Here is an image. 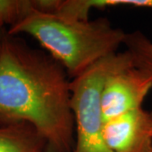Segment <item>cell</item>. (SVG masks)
<instances>
[{
  "mask_svg": "<svg viewBox=\"0 0 152 152\" xmlns=\"http://www.w3.org/2000/svg\"><path fill=\"white\" fill-rule=\"evenodd\" d=\"M65 69L48 53L4 34L0 44V121H24L49 152H73L75 130Z\"/></svg>",
  "mask_w": 152,
  "mask_h": 152,
  "instance_id": "1",
  "label": "cell"
},
{
  "mask_svg": "<svg viewBox=\"0 0 152 152\" xmlns=\"http://www.w3.org/2000/svg\"><path fill=\"white\" fill-rule=\"evenodd\" d=\"M11 36L35 38L49 55L75 79L97 62L117 53L126 33L106 19L75 20L56 14L32 10L7 30Z\"/></svg>",
  "mask_w": 152,
  "mask_h": 152,
  "instance_id": "2",
  "label": "cell"
},
{
  "mask_svg": "<svg viewBox=\"0 0 152 152\" xmlns=\"http://www.w3.org/2000/svg\"><path fill=\"white\" fill-rule=\"evenodd\" d=\"M133 64L129 53H117L97 62L69 84L71 108L75 126L73 152H113L103 137L101 96L113 71Z\"/></svg>",
  "mask_w": 152,
  "mask_h": 152,
  "instance_id": "3",
  "label": "cell"
},
{
  "mask_svg": "<svg viewBox=\"0 0 152 152\" xmlns=\"http://www.w3.org/2000/svg\"><path fill=\"white\" fill-rule=\"evenodd\" d=\"M152 88V79L134 64L113 71L104 83L101 107L103 122L141 108Z\"/></svg>",
  "mask_w": 152,
  "mask_h": 152,
  "instance_id": "4",
  "label": "cell"
},
{
  "mask_svg": "<svg viewBox=\"0 0 152 152\" xmlns=\"http://www.w3.org/2000/svg\"><path fill=\"white\" fill-rule=\"evenodd\" d=\"M103 137L113 152H152L150 113L141 107L105 122Z\"/></svg>",
  "mask_w": 152,
  "mask_h": 152,
  "instance_id": "5",
  "label": "cell"
},
{
  "mask_svg": "<svg viewBox=\"0 0 152 152\" xmlns=\"http://www.w3.org/2000/svg\"><path fill=\"white\" fill-rule=\"evenodd\" d=\"M46 141L37 129L24 121H0V152H42Z\"/></svg>",
  "mask_w": 152,
  "mask_h": 152,
  "instance_id": "6",
  "label": "cell"
},
{
  "mask_svg": "<svg viewBox=\"0 0 152 152\" xmlns=\"http://www.w3.org/2000/svg\"><path fill=\"white\" fill-rule=\"evenodd\" d=\"M124 44L133 64L152 79V42L143 33L136 31L126 33Z\"/></svg>",
  "mask_w": 152,
  "mask_h": 152,
  "instance_id": "7",
  "label": "cell"
},
{
  "mask_svg": "<svg viewBox=\"0 0 152 152\" xmlns=\"http://www.w3.org/2000/svg\"><path fill=\"white\" fill-rule=\"evenodd\" d=\"M34 10L36 0H0V27L10 29Z\"/></svg>",
  "mask_w": 152,
  "mask_h": 152,
  "instance_id": "8",
  "label": "cell"
},
{
  "mask_svg": "<svg viewBox=\"0 0 152 152\" xmlns=\"http://www.w3.org/2000/svg\"><path fill=\"white\" fill-rule=\"evenodd\" d=\"M5 33H6L5 29L0 27V44H1V42H2L3 37H4V34H5Z\"/></svg>",
  "mask_w": 152,
  "mask_h": 152,
  "instance_id": "9",
  "label": "cell"
},
{
  "mask_svg": "<svg viewBox=\"0 0 152 152\" xmlns=\"http://www.w3.org/2000/svg\"><path fill=\"white\" fill-rule=\"evenodd\" d=\"M150 115H151V122H152V112L150 113Z\"/></svg>",
  "mask_w": 152,
  "mask_h": 152,
  "instance_id": "10",
  "label": "cell"
}]
</instances>
